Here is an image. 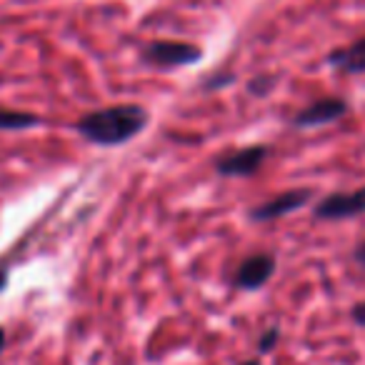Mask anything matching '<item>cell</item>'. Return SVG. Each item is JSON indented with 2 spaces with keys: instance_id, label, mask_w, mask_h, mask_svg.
<instances>
[{
  "instance_id": "cell-13",
  "label": "cell",
  "mask_w": 365,
  "mask_h": 365,
  "mask_svg": "<svg viewBox=\"0 0 365 365\" xmlns=\"http://www.w3.org/2000/svg\"><path fill=\"white\" fill-rule=\"evenodd\" d=\"M355 260H358V263H360V265H363V268H365V240H363V243L358 245V248H355Z\"/></svg>"
},
{
  "instance_id": "cell-2",
  "label": "cell",
  "mask_w": 365,
  "mask_h": 365,
  "mask_svg": "<svg viewBox=\"0 0 365 365\" xmlns=\"http://www.w3.org/2000/svg\"><path fill=\"white\" fill-rule=\"evenodd\" d=\"M203 51L185 41H153L143 51V61L155 68H182L200 61Z\"/></svg>"
},
{
  "instance_id": "cell-9",
  "label": "cell",
  "mask_w": 365,
  "mask_h": 365,
  "mask_svg": "<svg viewBox=\"0 0 365 365\" xmlns=\"http://www.w3.org/2000/svg\"><path fill=\"white\" fill-rule=\"evenodd\" d=\"M41 123L36 113L26 110H6L0 108V130H31Z\"/></svg>"
},
{
  "instance_id": "cell-1",
  "label": "cell",
  "mask_w": 365,
  "mask_h": 365,
  "mask_svg": "<svg viewBox=\"0 0 365 365\" xmlns=\"http://www.w3.org/2000/svg\"><path fill=\"white\" fill-rule=\"evenodd\" d=\"M148 125V113L140 106H110L93 110L78 120V133L103 148H115L135 138Z\"/></svg>"
},
{
  "instance_id": "cell-3",
  "label": "cell",
  "mask_w": 365,
  "mask_h": 365,
  "mask_svg": "<svg viewBox=\"0 0 365 365\" xmlns=\"http://www.w3.org/2000/svg\"><path fill=\"white\" fill-rule=\"evenodd\" d=\"M265 158H268V148L265 145L240 148V150L218 158L215 160V170L225 178H248L253 173H258V168L265 163Z\"/></svg>"
},
{
  "instance_id": "cell-7",
  "label": "cell",
  "mask_w": 365,
  "mask_h": 365,
  "mask_svg": "<svg viewBox=\"0 0 365 365\" xmlns=\"http://www.w3.org/2000/svg\"><path fill=\"white\" fill-rule=\"evenodd\" d=\"M345 113H348V103L343 98H320V101L310 103L308 108H303L293 118V125L298 128L325 125V123H335L338 118H343Z\"/></svg>"
},
{
  "instance_id": "cell-10",
  "label": "cell",
  "mask_w": 365,
  "mask_h": 365,
  "mask_svg": "<svg viewBox=\"0 0 365 365\" xmlns=\"http://www.w3.org/2000/svg\"><path fill=\"white\" fill-rule=\"evenodd\" d=\"M278 338H280V330L278 328L265 330L263 338L258 340V350H260V353H270V350L275 348V343H278Z\"/></svg>"
},
{
  "instance_id": "cell-14",
  "label": "cell",
  "mask_w": 365,
  "mask_h": 365,
  "mask_svg": "<svg viewBox=\"0 0 365 365\" xmlns=\"http://www.w3.org/2000/svg\"><path fill=\"white\" fill-rule=\"evenodd\" d=\"M3 348H6V330L0 328V353H3Z\"/></svg>"
},
{
  "instance_id": "cell-4",
  "label": "cell",
  "mask_w": 365,
  "mask_h": 365,
  "mask_svg": "<svg viewBox=\"0 0 365 365\" xmlns=\"http://www.w3.org/2000/svg\"><path fill=\"white\" fill-rule=\"evenodd\" d=\"M365 213V188L350 193H333L315 205V218L320 220H343Z\"/></svg>"
},
{
  "instance_id": "cell-8",
  "label": "cell",
  "mask_w": 365,
  "mask_h": 365,
  "mask_svg": "<svg viewBox=\"0 0 365 365\" xmlns=\"http://www.w3.org/2000/svg\"><path fill=\"white\" fill-rule=\"evenodd\" d=\"M328 63L343 73H363L365 71V38H360V41L353 43L350 48H340V51L330 53Z\"/></svg>"
},
{
  "instance_id": "cell-15",
  "label": "cell",
  "mask_w": 365,
  "mask_h": 365,
  "mask_svg": "<svg viewBox=\"0 0 365 365\" xmlns=\"http://www.w3.org/2000/svg\"><path fill=\"white\" fill-rule=\"evenodd\" d=\"M243 365H260L258 360H248V363H243Z\"/></svg>"
},
{
  "instance_id": "cell-6",
  "label": "cell",
  "mask_w": 365,
  "mask_h": 365,
  "mask_svg": "<svg viewBox=\"0 0 365 365\" xmlns=\"http://www.w3.org/2000/svg\"><path fill=\"white\" fill-rule=\"evenodd\" d=\"M275 273V258L270 253L250 255L240 263L238 273H235V285L240 290H258L273 278Z\"/></svg>"
},
{
  "instance_id": "cell-11",
  "label": "cell",
  "mask_w": 365,
  "mask_h": 365,
  "mask_svg": "<svg viewBox=\"0 0 365 365\" xmlns=\"http://www.w3.org/2000/svg\"><path fill=\"white\" fill-rule=\"evenodd\" d=\"M350 315H353V320H355V323H358V325H363V328H365V300H363V303H358V305H355V308H353V313H350Z\"/></svg>"
},
{
  "instance_id": "cell-5",
  "label": "cell",
  "mask_w": 365,
  "mask_h": 365,
  "mask_svg": "<svg viewBox=\"0 0 365 365\" xmlns=\"http://www.w3.org/2000/svg\"><path fill=\"white\" fill-rule=\"evenodd\" d=\"M313 198V190L308 188H295V190H285V193L275 195V198L265 200L263 205L250 210V218L258 220V223H265V220H275V218H283L288 213H295L300 210L303 205L310 203Z\"/></svg>"
},
{
  "instance_id": "cell-12",
  "label": "cell",
  "mask_w": 365,
  "mask_h": 365,
  "mask_svg": "<svg viewBox=\"0 0 365 365\" xmlns=\"http://www.w3.org/2000/svg\"><path fill=\"white\" fill-rule=\"evenodd\" d=\"M8 288V268L3 263H0V293Z\"/></svg>"
}]
</instances>
